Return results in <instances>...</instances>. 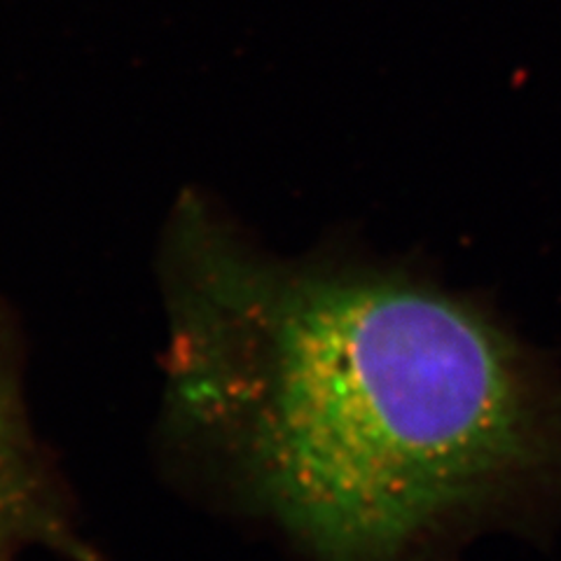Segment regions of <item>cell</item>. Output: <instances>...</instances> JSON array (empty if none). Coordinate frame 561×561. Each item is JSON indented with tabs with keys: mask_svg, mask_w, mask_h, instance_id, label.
Here are the masks:
<instances>
[{
	"mask_svg": "<svg viewBox=\"0 0 561 561\" xmlns=\"http://www.w3.org/2000/svg\"><path fill=\"white\" fill-rule=\"evenodd\" d=\"M35 552L61 561H111L87 531L73 489L35 431L24 335L0 297V561Z\"/></svg>",
	"mask_w": 561,
	"mask_h": 561,
	"instance_id": "obj_2",
	"label": "cell"
},
{
	"mask_svg": "<svg viewBox=\"0 0 561 561\" xmlns=\"http://www.w3.org/2000/svg\"><path fill=\"white\" fill-rule=\"evenodd\" d=\"M157 454L307 561H416L561 486V396L478 309L405 274L280 260L199 190L157 245Z\"/></svg>",
	"mask_w": 561,
	"mask_h": 561,
	"instance_id": "obj_1",
	"label": "cell"
}]
</instances>
